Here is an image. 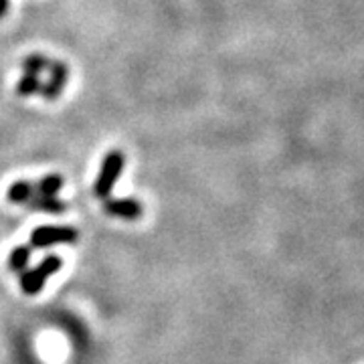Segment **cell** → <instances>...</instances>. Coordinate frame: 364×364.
Wrapping results in <instances>:
<instances>
[{"mask_svg":"<svg viewBox=\"0 0 364 364\" xmlns=\"http://www.w3.org/2000/svg\"><path fill=\"white\" fill-rule=\"evenodd\" d=\"M49 79L41 85V95L45 100H57L61 95V91L65 87L67 77H69V69L63 61H49Z\"/></svg>","mask_w":364,"mask_h":364,"instance_id":"obj_4","label":"cell"},{"mask_svg":"<svg viewBox=\"0 0 364 364\" xmlns=\"http://www.w3.org/2000/svg\"><path fill=\"white\" fill-rule=\"evenodd\" d=\"M31 261V247L21 245V247H14L9 255V269L14 273H23L26 269Z\"/></svg>","mask_w":364,"mask_h":364,"instance_id":"obj_9","label":"cell"},{"mask_svg":"<svg viewBox=\"0 0 364 364\" xmlns=\"http://www.w3.org/2000/svg\"><path fill=\"white\" fill-rule=\"evenodd\" d=\"M61 267H63V259L59 255L51 253V255H47L45 259L41 261L37 267L25 269V272L18 275L23 294H26V296H37V294H41L45 284L49 282V277L55 275Z\"/></svg>","mask_w":364,"mask_h":364,"instance_id":"obj_1","label":"cell"},{"mask_svg":"<svg viewBox=\"0 0 364 364\" xmlns=\"http://www.w3.org/2000/svg\"><path fill=\"white\" fill-rule=\"evenodd\" d=\"M28 207L37 210V213H47V215H63L67 210V205L59 196L35 195L31 198Z\"/></svg>","mask_w":364,"mask_h":364,"instance_id":"obj_7","label":"cell"},{"mask_svg":"<svg viewBox=\"0 0 364 364\" xmlns=\"http://www.w3.org/2000/svg\"><path fill=\"white\" fill-rule=\"evenodd\" d=\"M104 210L112 217L124 219V221H138L142 217L144 207L140 200L134 198H117V200H105Z\"/></svg>","mask_w":364,"mask_h":364,"instance_id":"obj_5","label":"cell"},{"mask_svg":"<svg viewBox=\"0 0 364 364\" xmlns=\"http://www.w3.org/2000/svg\"><path fill=\"white\" fill-rule=\"evenodd\" d=\"M37 195V188L35 184L28 181H16L9 186L6 191V200L13 203V205H28L31 198Z\"/></svg>","mask_w":364,"mask_h":364,"instance_id":"obj_6","label":"cell"},{"mask_svg":"<svg viewBox=\"0 0 364 364\" xmlns=\"http://www.w3.org/2000/svg\"><path fill=\"white\" fill-rule=\"evenodd\" d=\"M35 188H37V195L57 196L59 191L63 188V176L61 174H47L35 184Z\"/></svg>","mask_w":364,"mask_h":364,"instance_id":"obj_8","label":"cell"},{"mask_svg":"<svg viewBox=\"0 0 364 364\" xmlns=\"http://www.w3.org/2000/svg\"><path fill=\"white\" fill-rule=\"evenodd\" d=\"M126 168V156L124 152L119 150H112L109 154H105L104 162H102V168H100V174L95 178V184H93V195L97 198H104L107 200L114 186H116L119 174Z\"/></svg>","mask_w":364,"mask_h":364,"instance_id":"obj_2","label":"cell"},{"mask_svg":"<svg viewBox=\"0 0 364 364\" xmlns=\"http://www.w3.org/2000/svg\"><path fill=\"white\" fill-rule=\"evenodd\" d=\"M9 13V0H0V18H4Z\"/></svg>","mask_w":364,"mask_h":364,"instance_id":"obj_11","label":"cell"},{"mask_svg":"<svg viewBox=\"0 0 364 364\" xmlns=\"http://www.w3.org/2000/svg\"><path fill=\"white\" fill-rule=\"evenodd\" d=\"M79 239V231L69 225H43L31 233V247L47 249L55 245H73Z\"/></svg>","mask_w":364,"mask_h":364,"instance_id":"obj_3","label":"cell"},{"mask_svg":"<svg viewBox=\"0 0 364 364\" xmlns=\"http://www.w3.org/2000/svg\"><path fill=\"white\" fill-rule=\"evenodd\" d=\"M41 85H43L41 75H35V73H28V71H25V73H23V77L18 79L16 93H18V95H23V97H28V95L39 93Z\"/></svg>","mask_w":364,"mask_h":364,"instance_id":"obj_10","label":"cell"}]
</instances>
